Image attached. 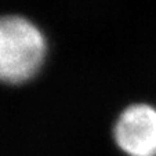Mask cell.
I'll return each instance as SVG.
<instances>
[{
	"label": "cell",
	"mask_w": 156,
	"mask_h": 156,
	"mask_svg": "<svg viewBox=\"0 0 156 156\" xmlns=\"http://www.w3.org/2000/svg\"><path fill=\"white\" fill-rule=\"evenodd\" d=\"M44 54V37L28 18L0 15V80L18 83L30 77Z\"/></svg>",
	"instance_id": "6da1fadb"
},
{
	"label": "cell",
	"mask_w": 156,
	"mask_h": 156,
	"mask_svg": "<svg viewBox=\"0 0 156 156\" xmlns=\"http://www.w3.org/2000/svg\"><path fill=\"white\" fill-rule=\"evenodd\" d=\"M113 138L127 156H156V108L137 102L119 113Z\"/></svg>",
	"instance_id": "7a4b0ae2"
}]
</instances>
